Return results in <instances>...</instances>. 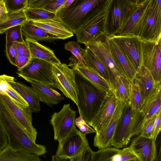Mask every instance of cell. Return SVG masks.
Listing matches in <instances>:
<instances>
[{
  "instance_id": "cell-32",
  "label": "cell",
  "mask_w": 161,
  "mask_h": 161,
  "mask_svg": "<svg viewBox=\"0 0 161 161\" xmlns=\"http://www.w3.org/2000/svg\"><path fill=\"white\" fill-rule=\"evenodd\" d=\"M84 56L87 66L92 68L109 83L108 70L102 61L91 50L84 49Z\"/></svg>"
},
{
  "instance_id": "cell-14",
  "label": "cell",
  "mask_w": 161,
  "mask_h": 161,
  "mask_svg": "<svg viewBox=\"0 0 161 161\" xmlns=\"http://www.w3.org/2000/svg\"><path fill=\"white\" fill-rule=\"evenodd\" d=\"M125 55L136 72L142 65L141 42L137 37L114 36L110 37Z\"/></svg>"
},
{
  "instance_id": "cell-47",
  "label": "cell",
  "mask_w": 161,
  "mask_h": 161,
  "mask_svg": "<svg viewBox=\"0 0 161 161\" xmlns=\"http://www.w3.org/2000/svg\"><path fill=\"white\" fill-rule=\"evenodd\" d=\"M31 58L27 57L18 54L16 56L15 65L18 68V70H20L25 67L30 62Z\"/></svg>"
},
{
  "instance_id": "cell-50",
  "label": "cell",
  "mask_w": 161,
  "mask_h": 161,
  "mask_svg": "<svg viewBox=\"0 0 161 161\" xmlns=\"http://www.w3.org/2000/svg\"><path fill=\"white\" fill-rule=\"evenodd\" d=\"M6 78V75H0V93H4L9 85Z\"/></svg>"
},
{
  "instance_id": "cell-54",
  "label": "cell",
  "mask_w": 161,
  "mask_h": 161,
  "mask_svg": "<svg viewBox=\"0 0 161 161\" xmlns=\"http://www.w3.org/2000/svg\"><path fill=\"white\" fill-rule=\"evenodd\" d=\"M3 1V0H0V2L1 1Z\"/></svg>"
},
{
  "instance_id": "cell-33",
  "label": "cell",
  "mask_w": 161,
  "mask_h": 161,
  "mask_svg": "<svg viewBox=\"0 0 161 161\" xmlns=\"http://www.w3.org/2000/svg\"><path fill=\"white\" fill-rule=\"evenodd\" d=\"M27 20H59L56 14L43 8L27 7L23 10Z\"/></svg>"
},
{
  "instance_id": "cell-30",
  "label": "cell",
  "mask_w": 161,
  "mask_h": 161,
  "mask_svg": "<svg viewBox=\"0 0 161 161\" xmlns=\"http://www.w3.org/2000/svg\"><path fill=\"white\" fill-rule=\"evenodd\" d=\"M39 156L34 154L18 152L8 144L0 151V161H40Z\"/></svg>"
},
{
  "instance_id": "cell-41",
  "label": "cell",
  "mask_w": 161,
  "mask_h": 161,
  "mask_svg": "<svg viewBox=\"0 0 161 161\" xmlns=\"http://www.w3.org/2000/svg\"><path fill=\"white\" fill-rule=\"evenodd\" d=\"M6 53L10 62L15 66L16 58L18 55L15 42H6Z\"/></svg>"
},
{
  "instance_id": "cell-36",
  "label": "cell",
  "mask_w": 161,
  "mask_h": 161,
  "mask_svg": "<svg viewBox=\"0 0 161 161\" xmlns=\"http://www.w3.org/2000/svg\"><path fill=\"white\" fill-rule=\"evenodd\" d=\"M65 50L70 52L80 64L85 66L87 65L84 56V49L77 42L70 41L64 44Z\"/></svg>"
},
{
  "instance_id": "cell-21",
  "label": "cell",
  "mask_w": 161,
  "mask_h": 161,
  "mask_svg": "<svg viewBox=\"0 0 161 161\" xmlns=\"http://www.w3.org/2000/svg\"><path fill=\"white\" fill-rule=\"evenodd\" d=\"M105 14L96 18L79 30L76 34L77 42L83 44L106 34Z\"/></svg>"
},
{
  "instance_id": "cell-24",
  "label": "cell",
  "mask_w": 161,
  "mask_h": 161,
  "mask_svg": "<svg viewBox=\"0 0 161 161\" xmlns=\"http://www.w3.org/2000/svg\"><path fill=\"white\" fill-rule=\"evenodd\" d=\"M26 81L31 84L40 101L51 107L64 99V96L53 87L31 80Z\"/></svg>"
},
{
  "instance_id": "cell-2",
  "label": "cell",
  "mask_w": 161,
  "mask_h": 161,
  "mask_svg": "<svg viewBox=\"0 0 161 161\" xmlns=\"http://www.w3.org/2000/svg\"><path fill=\"white\" fill-rule=\"evenodd\" d=\"M0 120L7 137L8 144L12 148L38 156L47 152L46 147L36 143L20 125L5 106L0 94Z\"/></svg>"
},
{
  "instance_id": "cell-46",
  "label": "cell",
  "mask_w": 161,
  "mask_h": 161,
  "mask_svg": "<svg viewBox=\"0 0 161 161\" xmlns=\"http://www.w3.org/2000/svg\"><path fill=\"white\" fill-rule=\"evenodd\" d=\"M15 43L18 54L25 56L31 58L29 47L25 41L24 43Z\"/></svg>"
},
{
  "instance_id": "cell-28",
  "label": "cell",
  "mask_w": 161,
  "mask_h": 161,
  "mask_svg": "<svg viewBox=\"0 0 161 161\" xmlns=\"http://www.w3.org/2000/svg\"><path fill=\"white\" fill-rule=\"evenodd\" d=\"M23 35L26 38L36 41L53 42L58 39L56 36L27 20L22 25Z\"/></svg>"
},
{
  "instance_id": "cell-53",
  "label": "cell",
  "mask_w": 161,
  "mask_h": 161,
  "mask_svg": "<svg viewBox=\"0 0 161 161\" xmlns=\"http://www.w3.org/2000/svg\"><path fill=\"white\" fill-rule=\"evenodd\" d=\"M130 3L133 6L137 5L143 2L145 0H129Z\"/></svg>"
},
{
  "instance_id": "cell-19",
  "label": "cell",
  "mask_w": 161,
  "mask_h": 161,
  "mask_svg": "<svg viewBox=\"0 0 161 161\" xmlns=\"http://www.w3.org/2000/svg\"><path fill=\"white\" fill-rule=\"evenodd\" d=\"M132 140L129 147L138 161H153L157 155L156 140L141 136L139 134Z\"/></svg>"
},
{
  "instance_id": "cell-11",
  "label": "cell",
  "mask_w": 161,
  "mask_h": 161,
  "mask_svg": "<svg viewBox=\"0 0 161 161\" xmlns=\"http://www.w3.org/2000/svg\"><path fill=\"white\" fill-rule=\"evenodd\" d=\"M76 111L69 104H64L58 112H54L49 120L54 132V139L60 141L66 137L75 127Z\"/></svg>"
},
{
  "instance_id": "cell-51",
  "label": "cell",
  "mask_w": 161,
  "mask_h": 161,
  "mask_svg": "<svg viewBox=\"0 0 161 161\" xmlns=\"http://www.w3.org/2000/svg\"><path fill=\"white\" fill-rule=\"evenodd\" d=\"M7 12V9L3 1L0 2V17Z\"/></svg>"
},
{
  "instance_id": "cell-12",
  "label": "cell",
  "mask_w": 161,
  "mask_h": 161,
  "mask_svg": "<svg viewBox=\"0 0 161 161\" xmlns=\"http://www.w3.org/2000/svg\"><path fill=\"white\" fill-rule=\"evenodd\" d=\"M138 38L142 42L161 39V1L152 0Z\"/></svg>"
},
{
  "instance_id": "cell-6",
  "label": "cell",
  "mask_w": 161,
  "mask_h": 161,
  "mask_svg": "<svg viewBox=\"0 0 161 161\" xmlns=\"http://www.w3.org/2000/svg\"><path fill=\"white\" fill-rule=\"evenodd\" d=\"M58 144L53 161H72L89 147L88 141L81 132L75 128Z\"/></svg>"
},
{
  "instance_id": "cell-44",
  "label": "cell",
  "mask_w": 161,
  "mask_h": 161,
  "mask_svg": "<svg viewBox=\"0 0 161 161\" xmlns=\"http://www.w3.org/2000/svg\"><path fill=\"white\" fill-rule=\"evenodd\" d=\"M93 152L89 146L74 158L73 161H92Z\"/></svg>"
},
{
  "instance_id": "cell-22",
  "label": "cell",
  "mask_w": 161,
  "mask_h": 161,
  "mask_svg": "<svg viewBox=\"0 0 161 161\" xmlns=\"http://www.w3.org/2000/svg\"><path fill=\"white\" fill-rule=\"evenodd\" d=\"M6 78L7 82L27 102L32 113L40 111V99L32 87L15 81L13 77L6 75Z\"/></svg>"
},
{
  "instance_id": "cell-9",
  "label": "cell",
  "mask_w": 161,
  "mask_h": 161,
  "mask_svg": "<svg viewBox=\"0 0 161 161\" xmlns=\"http://www.w3.org/2000/svg\"><path fill=\"white\" fill-rule=\"evenodd\" d=\"M136 112L130 105L125 104L113 137L114 147L119 148L127 146L135 136Z\"/></svg>"
},
{
  "instance_id": "cell-7",
  "label": "cell",
  "mask_w": 161,
  "mask_h": 161,
  "mask_svg": "<svg viewBox=\"0 0 161 161\" xmlns=\"http://www.w3.org/2000/svg\"><path fill=\"white\" fill-rule=\"evenodd\" d=\"M54 88L59 90L65 96L78 105V86L76 73L65 63L53 65Z\"/></svg>"
},
{
  "instance_id": "cell-15",
  "label": "cell",
  "mask_w": 161,
  "mask_h": 161,
  "mask_svg": "<svg viewBox=\"0 0 161 161\" xmlns=\"http://www.w3.org/2000/svg\"><path fill=\"white\" fill-rule=\"evenodd\" d=\"M0 94L7 108L33 141L35 142L37 132L33 125L32 112L29 107L25 108L19 106L5 93Z\"/></svg>"
},
{
  "instance_id": "cell-27",
  "label": "cell",
  "mask_w": 161,
  "mask_h": 161,
  "mask_svg": "<svg viewBox=\"0 0 161 161\" xmlns=\"http://www.w3.org/2000/svg\"><path fill=\"white\" fill-rule=\"evenodd\" d=\"M108 40L113 57L122 68L126 76L132 81L134 78L136 72L125 55L114 40L108 37Z\"/></svg>"
},
{
  "instance_id": "cell-42",
  "label": "cell",
  "mask_w": 161,
  "mask_h": 161,
  "mask_svg": "<svg viewBox=\"0 0 161 161\" xmlns=\"http://www.w3.org/2000/svg\"><path fill=\"white\" fill-rule=\"evenodd\" d=\"M156 114L149 119L144 125L139 134L141 136L148 138H153V127Z\"/></svg>"
},
{
  "instance_id": "cell-18",
  "label": "cell",
  "mask_w": 161,
  "mask_h": 161,
  "mask_svg": "<svg viewBox=\"0 0 161 161\" xmlns=\"http://www.w3.org/2000/svg\"><path fill=\"white\" fill-rule=\"evenodd\" d=\"M161 84L159 85L147 98L137 112V134L145 124L161 109Z\"/></svg>"
},
{
  "instance_id": "cell-26",
  "label": "cell",
  "mask_w": 161,
  "mask_h": 161,
  "mask_svg": "<svg viewBox=\"0 0 161 161\" xmlns=\"http://www.w3.org/2000/svg\"><path fill=\"white\" fill-rule=\"evenodd\" d=\"M25 41L29 47L31 58H37L49 62L53 64L61 63L50 48L32 39L26 38Z\"/></svg>"
},
{
  "instance_id": "cell-25",
  "label": "cell",
  "mask_w": 161,
  "mask_h": 161,
  "mask_svg": "<svg viewBox=\"0 0 161 161\" xmlns=\"http://www.w3.org/2000/svg\"><path fill=\"white\" fill-rule=\"evenodd\" d=\"M28 21L56 36L58 39L64 40L74 36L72 32L59 20L47 19Z\"/></svg>"
},
{
  "instance_id": "cell-49",
  "label": "cell",
  "mask_w": 161,
  "mask_h": 161,
  "mask_svg": "<svg viewBox=\"0 0 161 161\" xmlns=\"http://www.w3.org/2000/svg\"><path fill=\"white\" fill-rule=\"evenodd\" d=\"M8 144L7 137L0 120V151L3 149Z\"/></svg>"
},
{
  "instance_id": "cell-38",
  "label": "cell",
  "mask_w": 161,
  "mask_h": 161,
  "mask_svg": "<svg viewBox=\"0 0 161 161\" xmlns=\"http://www.w3.org/2000/svg\"><path fill=\"white\" fill-rule=\"evenodd\" d=\"M29 0H3L7 12L22 11L27 7Z\"/></svg>"
},
{
  "instance_id": "cell-4",
  "label": "cell",
  "mask_w": 161,
  "mask_h": 161,
  "mask_svg": "<svg viewBox=\"0 0 161 161\" xmlns=\"http://www.w3.org/2000/svg\"><path fill=\"white\" fill-rule=\"evenodd\" d=\"M108 37L105 34L83 44L86 48L91 50L102 61L106 68L109 75L111 88L113 89L116 76H127L111 53Z\"/></svg>"
},
{
  "instance_id": "cell-17",
  "label": "cell",
  "mask_w": 161,
  "mask_h": 161,
  "mask_svg": "<svg viewBox=\"0 0 161 161\" xmlns=\"http://www.w3.org/2000/svg\"><path fill=\"white\" fill-rule=\"evenodd\" d=\"M125 104L123 101L117 99L115 109L109 122L104 129L96 132L93 143L95 147L100 149L112 145L115 131Z\"/></svg>"
},
{
  "instance_id": "cell-37",
  "label": "cell",
  "mask_w": 161,
  "mask_h": 161,
  "mask_svg": "<svg viewBox=\"0 0 161 161\" xmlns=\"http://www.w3.org/2000/svg\"><path fill=\"white\" fill-rule=\"evenodd\" d=\"M22 25L12 27L7 30L6 33V42L24 43L25 42L23 37Z\"/></svg>"
},
{
  "instance_id": "cell-35",
  "label": "cell",
  "mask_w": 161,
  "mask_h": 161,
  "mask_svg": "<svg viewBox=\"0 0 161 161\" xmlns=\"http://www.w3.org/2000/svg\"><path fill=\"white\" fill-rule=\"evenodd\" d=\"M129 96L130 105L134 110L140 111L142 105V98L138 86L134 80L131 81Z\"/></svg>"
},
{
  "instance_id": "cell-31",
  "label": "cell",
  "mask_w": 161,
  "mask_h": 161,
  "mask_svg": "<svg viewBox=\"0 0 161 161\" xmlns=\"http://www.w3.org/2000/svg\"><path fill=\"white\" fill-rule=\"evenodd\" d=\"M131 81L127 77L118 75L116 77L113 90L118 99L125 104L130 105V90Z\"/></svg>"
},
{
  "instance_id": "cell-29",
  "label": "cell",
  "mask_w": 161,
  "mask_h": 161,
  "mask_svg": "<svg viewBox=\"0 0 161 161\" xmlns=\"http://www.w3.org/2000/svg\"><path fill=\"white\" fill-rule=\"evenodd\" d=\"M27 20L23 10L6 13L0 17V34L3 33L12 27L22 25Z\"/></svg>"
},
{
  "instance_id": "cell-16",
  "label": "cell",
  "mask_w": 161,
  "mask_h": 161,
  "mask_svg": "<svg viewBox=\"0 0 161 161\" xmlns=\"http://www.w3.org/2000/svg\"><path fill=\"white\" fill-rule=\"evenodd\" d=\"M117 103V98L114 90L110 89L106 94L100 109L89 125L99 132L107 125L114 112Z\"/></svg>"
},
{
  "instance_id": "cell-43",
  "label": "cell",
  "mask_w": 161,
  "mask_h": 161,
  "mask_svg": "<svg viewBox=\"0 0 161 161\" xmlns=\"http://www.w3.org/2000/svg\"><path fill=\"white\" fill-rule=\"evenodd\" d=\"M67 0H51L43 8L56 14L59 8Z\"/></svg>"
},
{
  "instance_id": "cell-13",
  "label": "cell",
  "mask_w": 161,
  "mask_h": 161,
  "mask_svg": "<svg viewBox=\"0 0 161 161\" xmlns=\"http://www.w3.org/2000/svg\"><path fill=\"white\" fill-rule=\"evenodd\" d=\"M152 1V0H145L134 6L127 20L121 29L114 36H130L138 37Z\"/></svg>"
},
{
  "instance_id": "cell-52",
  "label": "cell",
  "mask_w": 161,
  "mask_h": 161,
  "mask_svg": "<svg viewBox=\"0 0 161 161\" xmlns=\"http://www.w3.org/2000/svg\"><path fill=\"white\" fill-rule=\"evenodd\" d=\"M74 0H67L59 8L58 10L60 9H64L67 8L70 6Z\"/></svg>"
},
{
  "instance_id": "cell-5",
  "label": "cell",
  "mask_w": 161,
  "mask_h": 161,
  "mask_svg": "<svg viewBox=\"0 0 161 161\" xmlns=\"http://www.w3.org/2000/svg\"><path fill=\"white\" fill-rule=\"evenodd\" d=\"M134 6L129 0H110L105 14V32L108 37L115 35L121 29Z\"/></svg>"
},
{
  "instance_id": "cell-39",
  "label": "cell",
  "mask_w": 161,
  "mask_h": 161,
  "mask_svg": "<svg viewBox=\"0 0 161 161\" xmlns=\"http://www.w3.org/2000/svg\"><path fill=\"white\" fill-rule=\"evenodd\" d=\"M4 93L8 95L19 106L25 108L29 107L27 102L10 84Z\"/></svg>"
},
{
  "instance_id": "cell-1",
  "label": "cell",
  "mask_w": 161,
  "mask_h": 161,
  "mask_svg": "<svg viewBox=\"0 0 161 161\" xmlns=\"http://www.w3.org/2000/svg\"><path fill=\"white\" fill-rule=\"evenodd\" d=\"M110 0H75L67 8L58 10V19L73 34L105 13Z\"/></svg>"
},
{
  "instance_id": "cell-34",
  "label": "cell",
  "mask_w": 161,
  "mask_h": 161,
  "mask_svg": "<svg viewBox=\"0 0 161 161\" xmlns=\"http://www.w3.org/2000/svg\"><path fill=\"white\" fill-rule=\"evenodd\" d=\"M120 149L107 147L93 152L92 161H119Z\"/></svg>"
},
{
  "instance_id": "cell-10",
  "label": "cell",
  "mask_w": 161,
  "mask_h": 161,
  "mask_svg": "<svg viewBox=\"0 0 161 161\" xmlns=\"http://www.w3.org/2000/svg\"><path fill=\"white\" fill-rule=\"evenodd\" d=\"M161 40L141 42L142 65L149 70L156 82H161Z\"/></svg>"
},
{
  "instance_id": "cell-45",
  "label": "cell",
  "mask_w": 161,
  "mask_h": 161,
  "mask_svg": "<svg viewBox=\"0 0 161 161\" xmlns=\"http://www.w3.org/2000/svg\"><path fill=\"white\" fill-rule=\"evenodd\" d=\"M161 109L156 114L154 122L153 131V138L156 140L157 137L161 131Z\"/></svg>"
},
{
  "instance_id": "cell-8",
  "label": "cell",
  "mask_w": 161,
  "mask_h": 161,
  "mask_svg": "<svg viewBox=\"0 0 161 161\" xmlns=\"http://www.w3.org/2000/svg\"><path fill=\"white\" fill-rule=\"evenodd\" d=\"M53 65L42 59L31 58L25 67L16 73L26 80H33L54 88Z\"/></svg>"
},
{
  "instance_id": "cell-3",
  "label": "cell",
  "mask_w": 161,
  "mask_h": 161,
  "mask_svg": "<svg viewBox=\"0 0 161 161\" xmlns=\"http://www.w3.org/2000/svg\"><path fill=\"white\" fill-rule=\"evenodd\" d=\"M79 114L89 125L98 112L106 92L76 73Z\"/></svg>"
},
{
  "instance_id": "cell-40",
  "label": "cell",
  "mask_w": 161,
  "mask_h": 161,
  "mask_svg": "<svg viewBox=\"0 0 161 161\" xmlns=\"http://www.w3.org/2000/svg\"><path fill=\"white\" fill-rule=\"evenodd\" d=\"M75 119V125L79 128L80 131L84 136L92 133H96L95 130L88 125L84 121L81 114Z\"/></svg>"
},
{
  "instance_id": "cell-20",
  "label": "cell",
  "mask_w": 161,
  "mask_h": 161,
  "mask_svg": "<svg viewBox=\"0 0 161 161\" xmlns=\"http://www.w3.org/2000/svg\"><path fill=\"white\" fill-rule=\"evenodd\" d=\"M69 60L70 62L68 66L76 73L106 92L111 89L110 83L92 68L80 64L74 56L70 57Z\"/></svg>"
},
{
  "instance_id": "cell-48",
  "label": "cell",
  "mask_w": 161,
  "mask_h": 161,
  "mask_svg": "<svg viewBox=\"0 0 161 161\" xmlns=\"http://www.w3.org/2000/svg\"><path fill=\"white\" fill-rule=\"evenodd\" d=\"M51 0H29L27 7L43 8Z\"/></svg>"
},
{
  "instance_id": "cell-23",
  "label": "cell",
  "mask_w": 161,
  "mask_h": 161,
  "mask_svg": "<svg viewBox=\"0 0 161 161\" xmlns=\"http://www.w3.org/2000/svg\"><path fill=\"white\" fill-rule=\"evenodd\" d=\"M133 80L138 86L142 105L156 88L161 84V82H155L150 72L142 65L136 73Z\"/></svg>"
}]
</instances>
